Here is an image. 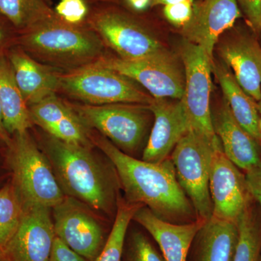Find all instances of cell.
I'll use <instances>...</instances> for the list:
<instances>
[{"label":"cell","instance_id":"cell-28","mask_svg":"<svg viewBox=\"0 0 261 261\" xmlns=\"http://www.w3.org/2000/svg\"><path fill=\"white\" fill-rule=\"evenodd\" d=\"M123 261H166L151 243L149 239L140 231L130 233L125 242Z\"/></svg>","mask_w":261,"mask_h":261},{"label":"cell","instance_id":"cell-26","mask_svg":"<svg viewBox=\"0 0 261 261\" xmlns=\"http://www.w3.org/2000/svg\"><path fill=\"white\" fill-rule=\"evenodd\" d=\"M138 204L119 202L117 207L116 219L106 245L96 261H123V248L127 230L137 209Z\"/></svg>","mask_w":261,"mask_h":261},{"label":"cell","instance_id":"cell-8","mask_svg":"<svg viewBox=\"0 0 261 261\" xmlns=\"http://www.w3.org/2000/svg\"><path fill=\"white\" fill-rule=\"evenodd\" d=\"M70 106L86 126L97 130L125 153L135 151L143 140L148 125L145 108L122 103Z\"/></svg>","mask_w":261,"mask_h":261},{"label":"cell","instance_id":"cell-40","mask_svg":"<svg viewBox=\"0 0 261 261\" xmlns=\"http://www.w3.org/2000/svg\"><path fill=\"white\" fill-rule=\"evenodd\" d=\"M0 261H7L4 253H3V250H0Z\"/></svg>","mask_w":261,"mask_h":261},{"label":"cell","instance_id":"cell-41","mask_svg":"<svg viewBox=\"0 0 261 261\" xmlns=\"http://www.w3.org/2000/svg\"><path fill=\"white\" fill-rule=\"evenodd\" d=\"M259 129H260L261 135V116H260V121H259Z\"/></svg>","mask_w":261,"mask_h":261},{"label":"cell","instance_id":"cell-33","mask_svg":"<svg viewBox=\"0 0 261 261\" xmlns=\"http://www.w3.org/2000/svg\"><path fill=\"white\" fill-rule=\"evenodd\" d=\"M49 261H91L82 256L67 246L60 239L56 238Z\"/></svg>","mask_w":261,"mask_h":261},{"label":"cell","instance_id":"cell-11","mask_svg":"<svg viewBox=\"0 0 261 261\" xmlns=\"http://www.w3.org/2000/svg\"><path fill=\"white\" fill-rule=\"evenodd\" d=\"M51 209L57 238L82 256L96 261L108 238L92 209L68 196Z\"/></svg>","mask_w":261,"mask_h":261},{"label":"cell","instance_id":"cell-19","mask_svg":"<svg viewBox=\"0 0 261 261\" xmlns=\"http://www.w3.org/2000/svg\"><path fill=\"white\" fill-rule=\"evenodd\" d=\"M6 56L29 107L56 94L60 89V75L39 63L18 45L12 47Z\"/></svg>","mask_w":261,"mask_h":261},{"label":"cell","instance_id":"cell-43","mask_svg":"<svg viewBox=\"0 0 261 261\" xmlns=\"http://www.w3.org/2000/svg\"><path fill=\"white\" fill-rule=\"evenodd\" d=\"M260 261H261V257H260Z\"/></svg>","mask_w":261,"mask_h":261},{"label":"cell","instance_id":"cell-25","mask_svg":"<svg viewBox=\"0 0 261 261\" xmlns=\"http://www.w3.org/2000/svg\"><path fill=\"white\" fill-rule=\"evenodd\" d=\"M25 206L10 178L0 187V250L14 236L23 218Z\"/></svg>","mask_w":261,"mask_h":261},{"label":"cell","instance_id":"cell-1","mask_svg":"<svg viewBox=\"0 0 261 261\" xmlns=\"http://www.w3.org/2000/svg\"><path fill=\"white\" fill-rule=\"evenodd\" d=\"M90 140L116 168L128 202L146 206L169 222L192 216L193 206L178 183L171 159L160 163L136 159L92 130Z\"/></svg>","mask_w":261,"mask_h":261},{"label":"cell","instance_id":"cell-4","mask_svg":"<svg viewBox=\"0 0 261 261\" xmlns=\"http://www.w3.org/2000/svg\"><path fill=\"white\" fill-rule=\"evenodd\" d=\"M10 179L25 207L42 205L53 208L65 197L47 155L29 130L12 135L7 146Z\"/></svg>","mask_w":261,"mask_h":261},{"label":"cell","instance_id":"cell-37","mask_svg":"<svg viewBox=\"0 0 261 261\" xmlns=\"http://www.w3.org/2000/svg\"><path fill=\"white\" fill-rule=\"evenodd\" d=\"M12 136L8 133L5 128L4 121H3V112H2L1 106H0V142L8 146L11 142Z\"/></svg>","mask_w":261,"mask_h":261},{"label":"cell","instance_id":"cell-16","mask_svg":"<svg viewBox=\"0 0 261 261\" xmlns=\"http://www.w3.org/2000/svg\"><path fill=\"white\" fill-rule=\"evenodd\" d=\"M33 125L41 127L47 135L67 142L92 148L90 128L84 124L70 105L56 94L29 106Z\"/></svg>","mask_w":261,"mask_h":261},{"label":"cell","instance_id":"cell-15","mask_svg":"<svg viewBox=\"0 0 261 261\" xmlns=\"http://www.w3.org/2000/svg\"><path fill=\"white\" fill-rule=\"evenodd\" d=\"M243 16L237 0H200L190 21L181 29L186 40L200 46L214 60L219 37Z\"/></svg>","mask_w":261,"mask_h":261},{"label":"cell","instance_id":"cell-13","mask_svg":"<svg viewBox=\"0 0 261 261\" xmlns=\"http://www.w3.org/2000/svg\"><path fill=\"white\" fill-rule=\"evenodd\" d=\"M51 209L29 206L3 253L7 261H49L56 238Z\"/></svg>","mask_w":261,"mask_h":261},{"label":"cell","instance_id":"cell-2","mask_svg":"<svg viewBox=\"0 0 261 261\" xmlns=\"http://www.w3.org/2000/svg\"><path fill=\"white\" fill-rule=\"evenodd\" d=\"M92 149L48 135L44 140V152L65 195L76 199L92 211L108 215L116 202V183Z\"/></svg>","mask_w":261,"mask_h":261},{"label":"cell","instance_id":"cell-5","mask_svg":"<svg viewBox=\"0 0 261 261\" xmlns=\"http://www.w3.org/2000/svg\"><path fill=\"white\" fill-rule=\"evenodd\" d=\"M220 143L219 138L211 140L191 129L178 142L171 155L178 183L197 217L204 222L213 216L209 180L213 154Z\"/></svg>","mask_w":261,"mask_h":261},{"label":"cell","instance_id":"cell-17","mask_svg":"<svg viewBox=\"0 0 261 261\" xmlns=\"http://www.w3.org/2000/svg\"><path fill=\"white\" fill-rule=\"evenodd\" d=\"M133 219L150 233L166 261H187L196 235L205 224L200 219L188 224L169 222L144 205L137 209Z\"/></svg>","mask_w":261,"mask_h":261},{"label":"cell","instance_id":"cell-31","mask_svg":"<svg viewBox=\"0 0 261 261\" xmlns=\"http://www.w3.org/2000/svg\"><path fill=\"white\" fill-rule=\"evenodd\" d=\"M242 14L255 34L261 35V0H237Z\"/></svg>","mask_w":261,"mask_h":261},{"label":"cell","instance_id":"cell-6","mask_svg":"<svg viewBox=\"0 0 261 261\" xmlns=\"http://www.w3.org/2000/svg\"><path fill=\"white\" fill-rule=\"evenodd\" d=\"M60 89L90 106L121 103L149 106L153 99L129 79L96 61L60 75Z\"/></svg>","mask_w":261,"mask_h":261},{"label":"cell","instance_id":"cell-9","mask_svg":"<svg viewBox=\"0 0 261 261\" xmlns=\"http://www.w3.org/2000/svg\"><path fill=\"white\" fill-rule=\"evenodd\" d=\"M180 56L185 71V90L182 99L192 129L211 140H216L218 137L211 111L214 60L200 46L187 40L182 43Z\"/></svg>","mask_w":261,"mask_h":261},{"label":"cell","instance_id":"cell-34","mask_svg":"<svg viewBox=\"0 0 261 261\" xmlns=\"http://www.w3.org/2000/svg\"><path fill=\"white\" fill-rule=\"evenodd\" d=\"M245 179L250 195L261 205V163L257 167L247 171Z\"/></svg>","mask_w":261,"mask_h":261},{"label":"cell","instance_id":"cell-18","mask_svg":"<svg viewBox=\"0 0 261 261\" xmlns=\"http://www.w3.org/2000/svg\"><path fill=\"white\" fill-rule=\"evenodd\" d=\"M223 61L235 80L257 102L261 98V46L246 34H239L220 49Z\"/></svg>","mask_w":261,"mask_h":261},{"label":"cell","instance_id":"cell-20","mask_svg":"<svg viewBox=\"0 0 261 261\" xmlns=\"http://www.w3.org/2000/svg\"><path fill=\"white\" fill-rule=\"evenodd\" d=\"M213 125L224 154L233 164L246 172L260 164L256 141L236 121L225 99L213 117Z\"/></svg>","mask_w":261,"mask_h":261},{"label":"cell","instance_id":"cell-3","mask_svg":"<svg viewBox=\"0 0 261 261\" xmlns=\"http://www.w3.org/2000/svg\"><path fill=\"white\" fill-rule=\"evenodd\" d=\"M18 45L31 56L45 61L86 65L100 58L103 44L92 29L69 25L57 16L19 33Z\"/></svg>","mask_w":261,"mask_h":261},{"label":"cell","instance_id":"cell-36","mask_svg":"<svg viewBox=\"0 0 261 261\" xmlns=\"http://www.w3.org/2000/svg\"><path fill=\"white\" fill-rule=\"evenodd\" d=\"M127 7L136 13H145L151 7L152 0H124Z\"/></svg>","mask_w":261,"mask_h":261},{"label":"cell","instance_id":"cell-39","mask_svg":"<svg viewBox=\"0 0 261 261\" xmlns=\"http://www.w3.org/2000/svg\"><path fill=\"white\" fill-rule=\"evenodd\" d=\"M257 111H258L259 115L261 116V98L260 100L257 102Z\"/></svg>","mask_w":261,"mask_h":261},{"label":"cell","instance_id":"cell-7","mask_svg":"<svg viewBox=\"0 0 261 261\" xmlns=\"http://www.w3.org/2000/svg\"><path fill=\"white\" fill-rule=\"evenodd\" d=\"M87 20L90 29L123 59H144L166 51L143 20L118 7H97Z\"/></svg>","mask_w":261,"mask_h":261},{"label":"cell","instance_id":"cell-12","mask_svg":"<svg viewBox=\"0 0 261 261\" xmlns=\"http://www.w3.org/2000/svg\"><path fill=\"white\" fill-rule=\"evenodd\" d=\"M209 187L212 217L238 223L244 211L250 206L251 195L245 176L226 157L221 143L216 146L213 154Z\"/></svg>","mask_w":261,"mask_h":261},{"label":"cell","instance_id":"cell-32","mask_svg":"<svg viewBox=\"0 0 261 261\" xmlns=\"http://www.w3.org/2000/svg\"><path fill=\"white\" fill-rule=\"evenodd\" d=\"M19 33L4 15L0 13V57L18 45Z\"/></svg>","mask_w":261,"mask_h":261},{"label":"cell","instance_id":"cell-38","mask_svg":"<svg viewBox=\"0 0 261 261\" xmlns=\"http://www.w3.org/2000/svg\"><path fill=\"white\" fill-rule=\"evenodd\" d=\"M184 0H152L150 8L158 6H165V5L176 4Z\"/></svg>","mask_w":261,"mask_h":261},{"label":"cell","instance_id":"cell-29","mask_svg":"<svg viewBox=\"0 0 261 261\" xmlns=\"http://www.w3.org/2000/svg\"><path fill=\"white\" fill-rule=\"evenodd\" d=\"M54 11L62 21L72 25H82L90 13L87 0H60Z\"/></svg>","mask_w":261,"mask_h":261},{"label":"cell","instance_id":"cell-35","mask_svg":"<svg viewBox=\"0 0 261 261\" xmlns=\"http://www.w3.org/2000/svg\"><path fill=\"white\" fill-rule=\"evenodd\" d=\"M11 176L8 160H7V146L0 142V187L4 185Z\"/></svg>","mask_w":261,"mask_h":261},{"label":"cell","instance_id":"cell-23","mask_svg":"<svg viewBox=\"0 0 261 261\" xmlns=\"http://www.w3.org/2000/svg\"><path fill=\"white\" fill-rule=\"evenodd\" d=\"M0 106L5 128L10 135L32 128L28 105L17 85L7 56L0 57Z\"/></svg>","mask_w":261,"mask_h":261},{"label":"cell","instance_id":"cell-42","mask_svg":"<svg viewBox=\"0 0 261 261\" xmlns=\"http://www.w3.org/2000/svg\"><path fill=\"white\" fill-rule=\"evenodd\" d=\"M97 1H98V0H97ZM103 1H104V0H103Z\"/></svg>","mask_w":261,"mask_h":261},{"label":"cell","instance_id":"cell-14","mask_svg":"<svg viewBox=\"0 0 261 261\" xmlns=\"http://www.w3.org/2000/svg\"><path fill=\"white\" fill-rule=\"evenodd\" d=\"M148 109L154 116V124L142 160L162 162L168 159L182 137L192 129L183 99L168 101L153 98Z\"/></svg>","mask_w":261,"mask_h":261},{"label":"cell","instance_id":"cell-10","mask_svg":"<svg viewBox=\"0 0 261 261\" xmlns=\"http://www.w3.org/2000/svg\"><path fill=\"white\" fill-rule=\"evenodd\" d=\"M96 62L138 82L156 99H181L185 94V76L167 51L144 59L100 58Z\"/></svg>","mask_w":261,"mask_h":261},{"label":"cell","instance_id":"cell-21","mask_svg":"<svg viewBox=\"0 0 261 261\" xmlns=\"http://www.w3.org/2000/svg\"><path fill=\"white\" fill-rule=\"evenodd\" d=\"M238 238V223L211 217L196 235L187 261H233Z\"/></svg>","mask_w":261,"mask_h":261},{"label":"cell","instance_id":"cell-30","mask_svg":"<svg viewBox=\"0 0 261 261\" xmlns=\"http://www.w3.org/2000/svg\"><path fill=\"white\" fill-rule=\"evenodd\" d=\"M194 0H184L176 4L163 6V16L168 23L182 29L191 20L194 11Z\"/></svg>","mask_w":261,"mask_h":261},{"label":"cell","instance_id":"cell-24","mask_svg":"<svg viewBox=\"0 0 261 261\" xmlns=\"http://www.w3.org/2000/svg\"><path fill=\"white\" fill-rule=\"evenodd\" d=\"M0 13L18 33L57 17L46 0H0Z\"/></svg>","mask_w":261,"mask_h":261},{"label":"cell","instance_id":"cell-27","mask_svg":"<svg viewBox=\"0 0 261 261\" xmlns=\"http://www.w3.org/2000/svg\"><path fill=\"white\" fill-rule=\"evenodd\" d=\"M239 238L233 261H260L261 224L250 206L238 221Z\"/></svg>","mask_w":261,"mask_h":261},{"label":"cell","instance_id":"cell-22","mask_svg":"<svg viewBox=\"0 0 261 261\" xmlns=\"http://www.w3.org/2000/svg\"><path fill=\"white\" fill-rule=\"evenodd\" d=\"M212 70L220 84L230 111L236 121L255 141L261 140L260 115L257 102L239 85L226 65L213 63Z\"/></svg>","mask_w":261,"mask_h":261}]
</instances>
